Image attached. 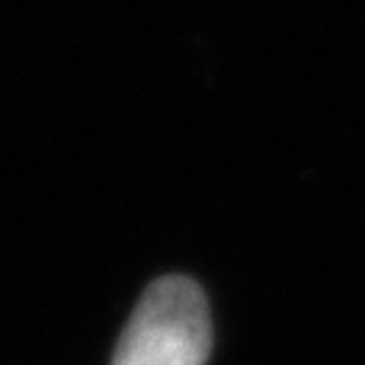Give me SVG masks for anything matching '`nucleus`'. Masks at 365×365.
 Masks as SVG:
<instances>
[{
    "mask_svg": "<svg viewBox=\"0 0 365 365\" xmlns=\"http://www.w3.org/2000/svg\"><path fill=\"white\" fill-rule=\"evenodd\" d=\"M208 353L212 324L202 289L186 276H164L132 311L113 365H205Z\"/></svg>",
    "mask_w": 365,
    "mask_h": 365,
    "instance_id": "1",
    "label": "nucleus"
}]
</instances>
